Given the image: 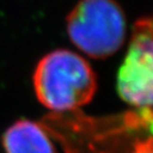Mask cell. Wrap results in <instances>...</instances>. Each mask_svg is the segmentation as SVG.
Returning a JSON list of instances; mask_svg holds the SVG:
<instances>
[{
    "instance_id": "obj_1",
    "label": "cell",
    "mask_w": 153,
    "mask_h": 153,
    "mask_svg": "<svg viewBox=\"0 0 153 153\" xmlns=\"http://www.w3.org/2000/svg\"><path fill=\"white\" fill-rule=\"evenodd\" d=\"M33 88L44 108L64 114L90 103L98 83L92 66L82 56L58 49L40 59L33 74Z\"/></svg>"
},
{
    "instance_id": "obj_2",
    "label": "cell",
    "mask_w": 153,
    "mask_h": 153,
    "mask_svg": "<svg viewBox=\"0 0 153 153\" xmlns=\"http://www.w3.org/2000/svg\"><path fill=\"white\" fill-rule=\"evenodd\" d=\"M73 44L94 59H104L123 47L126 18L115 0H79L66 19Z\"/></svg>"
},
{
    "instance_id": "obj_3",
    "label": "cell",
    "mask_w": 153,
    "mask_h": 153,
    "mask_svg": "<svg viewBox=\"0 0 153 153\" xmlns=\"http://www.w3.org/2000/svg\"><path fill=\"white\" fill-rule=\"evenodd\" d=\"M118 94L127 104L153 108V19L133 26L131 43L117 77Z\"/></svg>"
},
{
    "instance_id": "obj_4",
    "label": "cell",
    "mask_w": 153,
    "mask_h": 153,
    "mask_svg": "<svg viewBox=\"0 0 153 153\" xmlns=\"http://www.w3.org/2000/svg\"><path fill=\"white\" fill-rule=\"evenodd\" d=\"M6 153H56L51 136L40 121L21 119L2 136Z\"/></svg>"
},
{
    "instance_id": "obj_5",
    "label": "cell",
    "mask_w": 153,
    "mask_h": 153,
    "mask_svg": "<svg viewBox=\"0 0 153 153\" xmlns=\"http://www.w3.org/2000/svg\"><path fill=\"white\" fill-rule=\"evenodd\" d=\"M131 153H153V137L137 141L134 144Z\"/></svg>"
},
{
    "instance_id": "obj_6",
    "label": "cell",
    "mask_w": 153,
    "mask_h": 153,
    "mask_svg": "<svg viewBox=\"0 0 153 153\" xmlns=\"http://www.w3.org/2000/svg\"><path fill=\"white\" fill-rule=\"evenodd\" d=\"M152 19H153V18H152Z\"/></svg>"
}]
</instances>
